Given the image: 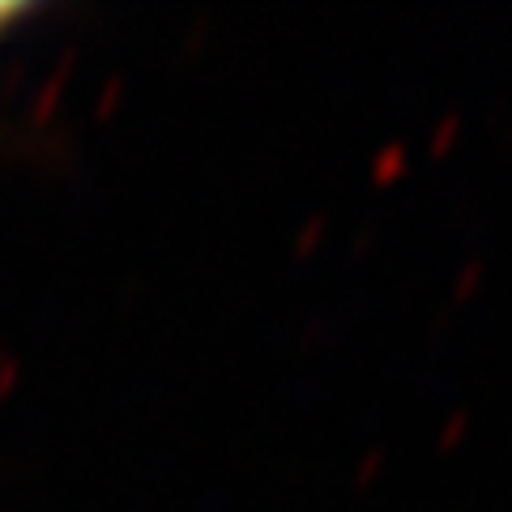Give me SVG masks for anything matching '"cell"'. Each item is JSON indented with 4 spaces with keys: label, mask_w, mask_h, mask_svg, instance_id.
<instances>
[{
    "label": "cell",
    "mask_w": 512,
    "mask_h": 512,
    "mask_svg": "<svg viewBox=\"0 0 512 512\" xmlns=\"http://www.w3.org/2000/svg\"><path fill=\"white\" fill-rule=\"evenodd\" d=\"M22 18H30V5H18V0H0V39H5V30L18 26Z\"/></svg>",
    "instance_id": "obj_1"
}]
</instances>
